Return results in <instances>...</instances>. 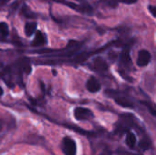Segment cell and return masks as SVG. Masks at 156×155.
Listing matches in <instances>:
<instances>
[{"label":"cell","instance_id":"30bf717a","mask_svg":"<svg viewBox=\"0 0 156 155\" xmlns=\"http://www.w3.org/2000/svg\"><path fill=\"white\" fill-rule=\"evenodd\" d=\"M125 143L127 144V146L130 148V149H133L136 145V143H137V138H136V135L133 132H128L127 133V136H126V140H125Z\"/></svg>","mask_w":156,"mask_h":155},{"label":"cell","instance_id":"ba28073f","mask_svg":"<svg viewBox=\"0 0 156 155\" xmlns=\"http://www.w3.org/2000/svg\"><path fill=\"white\" fill-rule=\"evenodd\" d=\"M47 44V37L46 36L41 32V31H37L36 36L31 43V45L33 47H40V46H44Z\"/></svg>","mask_w":156,"mask_h":155},{"label":"cell","instance_id":"52a82bcc","mask_svg":"<svg viewBox=\"0 0 156 155\" xmlns=\"http://www.w3.org/2000/svg\"><path fill=\"white\" fill-rule=\"evenodd\" d=\"M114 98V100H115V102L119 105V106H121V107H122V108H127V109H133L134 108V105H133V103L129 100V99H127V98H125V97H122V96H115V97H113Z\"/></svg>","mask_w":156,"mask_h":155},{"label":"cell","instance_id":"9a60e30c","mask_svg":"<svg viewBox=\"0 0 156 155\" xmlns=\"http://www.w3.org/2000/svg\"><path fill=\"white\" fill-rule=\"evenodd\" d=\"M119 1L123 4H126V5H133L137 2V0H119Z\"/></svg>","mask_w":156,"mask_h":155},{"label":"cell","instance_id":"2e32d148","mask_svg":"<svg viewBox=\"0 0 156 155\" xmlns=\"http://www.w3.org/2000/svg\"><path fill=\"white\" fill-rule=\"evenodd\" d=\"M4 94V90H3V89H2V87H0V97L2 96Z\"/></svg>","mask_w":156,"mask_h":155},{"label":"cell","instance_id":"9c48e42d","mask_svg":"<svg viewBox=\"0 0 156 155\" xmlns=\"http://www.w3.org/2000/svg\"><path fill=\"white\" fill-rule=\"evenodd\" d=\"M37 24L36 22H27L25 25V34L27 37H31L37 30Z\"/></svg>","mask_w":156,"mask_h":155},{"label":"cell","instance_id":"277c9868","mask_svg":"<svg viewBox=\"0 0 156 155\" xmlns=\"http://www.w3.org/2000/svg\"><path fill=\"white\" fill-rule=\"evenodd\" d=\"M151 53L146 49H141L138 53L137 58V65L138 67H145L147 66L151 61Z\"/></svg>","mask_w":156,"mask_h":155},{"label":"cell","instance_id":"8992f818","mask_svg":"<svg viewBox=\"0 0 156 155\" xmlns=\"http://www.w3.org/2000/svg\"><path fill=\"white\" fill-rule=\"evenodd\" d=\"M93 68L98 72H105L109 69L108 63L102 58H96L93 60Z\"/></svg>","mask_w":156,"mask_h":155},{"label":"cell","instance_id":"3957f363","mask_svg":"<svg viewBox=\"0 0 156 155\" xmlns=\"http://www.w3.org/2000/svg\"><path fill=\"white\" fill-rule=\"evenodd\" d=\"M74 117L77 121H89L94 117L93 112L87 108L77 107L74 110Z\"/></svg>","mask_w":156,"mask_h":155},{"label":"cell","instance_id":"e0dca14e","mask_svg":"<svg viewBox=\"0 0 156 155\" xmlns=\"http://www.w3.org/2000/svg\"><path fill=\"white\" fill-rule=\"evenodd\" d=\"M1 2H3V3H5V2H8L9 0H0Z\"/></svg>","mask_w":156,"mask_h":155},{"label":"cell","instance_id":"5bb4252c","mask_svg":"<svg viewBox=\"0 0 156 155\" xmlns=\"http://www.w3.org/2000/svg\"><path fill=\"white\" fill-rule=\"evenodd\" d=\"M148 10L150 11V13H151L154 17H156V6H154V5H149V6H148Z\"/></svg>","mask_w":156,"mask_h":155},{"label":"cell","instance_id":"5b68a950","mask_svg":"<svg viewBox=\"0 0 156 155\" xmlns=\"http://www.w3.org/2000/svg\"><path fill=\"white\" fill-rule=\"evenodd\" d=\"M101 85L99 82V80L95 77H90L86 83V89L91 92V93H96L101 90Z\"/></svg>","mask_w":156,"mask_h":155},{"label":"cell","instance_id":"7a4b0ae2","mask_svg":"<svg viewBox=\"0 0 156 155\" xmlns=\"http://www.w3.org/2000/svg\"><path fill=\"white\" fill-rule=\"evenodd\" d=\"M61 149L65 155H77V145L74 140L64 137L61 142Z\"/></svg>","mask_w":156,"mask_h":155},{"label":"cell","instance_id":"4fadbf2b","mask_svg":"<svg viewBox=\"0 0 156 155\" xmlns=\"http://www.w3.org/2000/svg\"><path fill=\"white\" fill-rule=\"evenodd\" d=\"M141 103L143 104V105H144L147 109H148V111H150V113L153 115V116H154L156 117V110L149 103V102H147V101H141Z\"/></svg>","mask_w":156,"mask_h":155},{"label":"cell","instance_id":"6da1fadb","mask_svg":"<svg viewBox=\"0 0 156 155\" xmlns=\"http://www.w3.org/2000/svg\"><path fill=\"white\" fill-rule=\"evenodd\" d=\"M131 47H132V44H129V43L126 44L123 47L122 51L121 52L119 66H120V68L122 69H130L131 67L133 66V61H132V58H131V54H130Z\"/></svg>","mask_w":156,"mask_h":155},{"label":"cell","instance_id":"7c38bea8","mask_svg":"<svg viewBox=\"0 0 156 155\" xmlns=\"http://www.w3.org/2000/svg\"><path fill=\"white\" fill-rule=\"evenodd\" d=\"M139 147L140 149H142L143 151H146L151 147V142L148 139H144L143 141L140 142L139 143Z\"/></svg>","mask_w":156,"mask_h":155},{"label":"cell","instance_id":"8fae6325","mask_svg":"<svg viewBox=\"0 0 156 155\" xmlns=\"http://www.w3.org/2000/svg\"><path fill=\"white\" fill-rule=\"evenodd\" d=\"M9 34V27L5 22H0V35L6 37Z\"/></svg>","mask_w":156,"mask_h":155},{"label":"cell","instance_id":"ac0fdd59","mask_svg":"<svg viewBox=\"0 0 156 155\" xmlns=\"http://www.w3.org/2000/svg\"><path fill=\"white\" fill-rule=\"evenodd\" d=\"M128 155H142V154H128Z\"/></svg>","mask_w":156,"mask_h":155}]
</instances>
